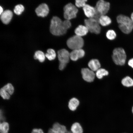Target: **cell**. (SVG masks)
I'll return each instance as SVG.
<instances>
[{
    "label": "cell",
    "mask_w": 133,
    "mask_h": 133,
    "mask_svg": "<svg viewBox=\"0 0 133 133\" xmlns=\"http://www.w3.org/2000/svg\"><path fill=\"white\" fill-rule=\"evenodd\" d=\"M35 12L39 16L44 17L46 16L49 12V9L48 5L45 3H42L36 8Z\"/></svg>",
    "instance_id": "12"
},
{
    "label": "cell",
    "mask_w": 133,
    "mask_h": 133,
    "mask_svg": "<svg viewBox=\"0 0 133 133\" xmlns=\"http://www.w3.org/2000/svg\"><path fill=\"white\" fill-rule=\"evenodd\" d=\"M66 133H72V132L71 130H67Z\"/></svg>",
    "instance_id": "34"
},
{
    "label": "cell",
    "mask_w": 133,
    "mask_h": 133,
    "mask_svg": "<svg viewBox=\"0 0 133 133\" xmlns=\"http://www.w3.org/2000/svg\"><path fill=\"white\" fill-rule=\"evenodd\" d=\"M83 9L85 15L89 18L93 17L95 15V7L88 4H86L83 7Z\"/></svg>",
    "instance_id": "14"
},
{
    "label": "cell",
    "mask_w": 133,
    "mask_h": 133,
    "mask_svg": "<svg viewBox=\"0 0 133 133\" xmlns=\"http://www.w3.org/2000/svg\"><path fill=\"white\" fill-rule=\"evenodd\" d=\"M84 43L82 37L76 35L69 38L66 42L68 47L72 50L82 49Z\"/></svg>",
    "instance_id": "6"
},
{
    "label": "cell",
    "mask_w": 133,
    "mask_h": 133,
    "mask_svg": "<svg viewBox=\"0 0 133 133\" xmlns=\"http://www.w3.org/2000/svg\"><path fill=\"white\" fill-rule=\"evenodd\" d=\"M130 17L133 22V12L131 13L130 15Z\"/></svg>",
    "instance_id": "33"
},
{
    "label": "cell",
    "mask_w": 133,
    "mask_h": 133,
    "mask_svg": "<svg viewBox=\"0 0 133 133\" xmlns=\"http://www.w3.org/2000/svg\"><path fill=\"white\" fill-rule=\"evenodd\" d=\"M79 58L83 57L85 55V52L82 49L78 50Z\"/></svg>",
    "instance_id": "29"
},
{
    "label": "cell",
    "mask_w": 133,
    "mask_h": 133,
    "mask_svg": "<svg viewBox=\"0 0 133 133\" xmlns=\"http://www.w3.org/2000/svg\"><path fill=\"white\" fill-rule=\"evenodd\" d=\"M58 57L59 61V69L62 70L66 67V64L69 61L70 53L65 49H62L58 51Z\"/></svg>",
    "instance_id": "8"
},
{
    "label": "cell",
    "mask_w": 133,
    "mask_h": 133,
    "mask_svg": "<svg viewBox=\"0 0 133 133\" xmlns=\"http://www.w3.org/2000/svg\"><path fill=\"white\" fill-rule=\"evenodd\" d=\"M70 130L72 133H83V128L80 124L77 122L72 124Z\"/></svg>",
    "instance_id": "19"
},
{
    "label": "cell",
    "mask_w": 133,
    "mask_h": 133,
    "mask_svg": "<svg viewBox=\"0 0 133 133\" xmlns=\"http://www.w3.org/2000/svg\"><path fill=\"white\" fill-rule=\"evenodd\" d=\"M99 21L100 25L103 27L109 26L112 22L111 18L107 15L100 16L99 18Z\"/></svg>",
    "instance_id": "15"
},
{
    "label": "cell",
    "mask_w": 133,
    "mask_h": 133,
    "mask_svg": "<svg viewBox=\"0 0 133 133\" xmlns=\"http://www.w3.org/2000/svg\"><path fill=\"white\" fill-rule=\"evenodd\" d=\"M88 30L85 26L82 25H79L75 30L76 34L81 37L86 35L88 33Z\"/></svg>",
    "instance_id": "18"
},
{
    "label": "cell",
    "mask_w": 133,
    "mask_h": 133,
    "mask_svg": "<svg viewBox=\"0 0 133 133\" xmlns=\"http://www.w3.org/2000/svg\"><path fill=\"white\" fill-rule=\"evenodd\" d=\"M118 27L123 33H130L133 29V22L130 17L123 14H119L116 17Z\"/></svg>",
    "instance_id": "1"
},
{
    "label": "cell",
    "mask_w": 133,
    "mask_h": 133,
    "mask_svg": "<svg viewBox=\"0 0 133 133\" xmlns=\"http://www.w3.org/2000/svg\"><path fill=\"white\" fill-rule=\"evenodd\" d=\"M111 57L116 65L123 66L125 63L127 55L125 50L123 48L117 47L113 50Z\"/></svg>",
    "instance_id": "4"
},
{
    "label": "cell",
    "mask_w": 133,
    "mask_h": 133,
    "mask_svg": "<svg viewBox=\"0 0 133 133\" xmlns=\"http://www.w3.org/2000/svg\"><path fill=\"white\" fill-rule=\"evenodd\" d=\"M110 3L106 0H99L96 2L95 7V15L99 17L102 15H107L110 8Z\"/></svg>",
    "instance_id": "5"
},
{
    "label": "cell",
    "mask_w": 133,
    "mask_h": 133,
    "mask_svg": "<svg viewBox=\"0 0 133 133\" xmlns=\"http://www.w3.org/2000/svg\"><path fill=\"white\" fill-rule=\"evenodd\" d=\"M9 129V124L7 122L3 121L0 124V133H8Z\"/></svg>",
    "instance_id": "25"
},
{
    "label": "cell",
    "mask_w": 133,
    "mask_h": 133,
    "mask_svg": "<svg viewBox=\"0 0 133 133\" xmlns=\"http://www.w3.org/2000/svg\"><path fill=\"white\" fill-rule=\"evenodd\" d=\"M35 59H38L41 63L44 62L45 59V55L42 51L38 50L36 51L35 53L33 56Z\"/></svg>",
    "instance_id": "21"
},
{
    "label": "cell",
    "mask_w": 133,
    "mask_h": 133,
    "mask_svg": "<svg viewBox=\"0 0 133 133\" xmlns=\"http://www.w3.org/2000/svg\"><path fill=\"white\" fill-rule=\"evenodd\" d=\"M63 9L64 17L66 19L69 20L76 17L78 9L74 5L69 3L64 6Z\"/></svg>",
    "instance_id": "7"
},
{
    "label": "cell",
    "mask_w": 133,
    "mask_h": 133,
    "mask_svg": "<svg viewBox=\"0 0 133 133\" xmlns=\"http://www.w3.org/2000/svg\"><path fill=\"white\" fill-rule=\"evenodd\" d=\"M87 1L86 0H76L75 4L76 6L78 7H83L86 5V2Z\"/></svg>",
    "instance_id": "28"
},
{
    "label": "cell",
    "mask_w": 133,
    "mask_h": 133,
    "mask_svg": "<svg viewBox=\"0 0 133 133\" xmlns=\"http://www.w3.org/2000/svg\"><path fill=\"white\" fill-rule=\"evenodd\" d=\"M107 38L109 40H113L117 36V34L115 31L112 29L108 30L106 33Z\"/></svg>",
    "instance_id": "23"
},
{
    "label": "cell",
    "mask_w": 133,
    "mask_h": 133,
    "mask_svg": "<svg viewBox=\"0 0 133 133\" xmlns=\"http://www.w3.org/2000/svg\"><path fill=\"white\" fill-rule=\"evenodd\" d=\"M56 56L55 50L52 49H49L47 50V52L45 55V56L49 60H54Z\"/></svg>",
    "instance_id": "24"
},
{
    "label": "cell",
    "mask_w": 133,
    "mask_h": 133,
    "mask_svg": "<svg viewBox=\"0 0 133 133\" xmlns=\"http://www.w3.org/2000/svg\"><path fill=\"white\" fill-rule=\"evenodd\" d=\"M81 73L83 79L89 82L94 81L96 75L94 71L87 68H83L81 70Z\"/></svg>",
    "instance_id": "11"
},
{
    "label": "cell",
    "mask_w": 133,
    "mask_h": 133,
    "mask_svg": "<svg viewBox=\"0 0 133 133\" xmlns=\"http://www.w3.org/2000/svg\"><path fill=\"white\" fill-rule=\"evenodd\" d=\"M31 133H44L41 129L34 128L33 129Z\"/></svg>",
    "instance_id": "30"
},
{
    "label": "cell",
    "mask_w": 133,
    "mask_h": 133,
    "mask_svg": "<svg viewBox=\"0 0 133 133\" xmlns=\"http://www.w3.org/2000/svg\"><path fill=\"white\" fill-rule=\"evenodd\" d=\"M128 65L133 68V58L130 59L128 62Z\"/></svg>",
    "instance_id": "31"
},
{
    "label": "cell",
    "mask_w": 133,
    "mask_h": 133,
    "mask_svg": "<svg viewBox=\"0 0 133 133\" xmlns=\"http://www.w3.org/2000/svg\"><path fill=\"white\" fill-rule=\"evenodd\" d=\"M67 30L61 19L57 16L53 17L50 26V31L52 34L56 36L63 35L66 33Z\"/></svg>",
    "instance_id": "2"
},
{
    "label": "cell",
    "mask_w": 133,
    "mask_h": 133,
    "mask_svg": "<svg viewBox=\"0 0 133 133\" xmlns=\"http://www.w3.org/2000/svg\"><path fill=\"white\" fill-rule=\"evenodd\" d=\"M24 10V7L21 4H17L15 7L14 11V13L17 15L20 14Z\"/></svg>",
    "instance_id": "26"
},
{
    "label": "cell",
    "mask_w": 133,
    "mask_h": 133,
    "mask_svg": "<svg viewBox=\"0 0 133 133\" xmlns=\"http://www.w3.org/2000/svg\"><path fill=\"white\" fill-rule=\"evenodd\" d=\"M132 111L133 113V108H132Z\"/></svg>",
    "instance_id": "35"
},
{
    "label": "cell",
    "mask_w": 133,
    "mask_h": 133,
    "mask_svg": "<svg viewBox=\"0 0 133 133\" xmlns=\"http://www.w3.org/2000/svg\"><path fill=\"white\" fill-rule=\"evenodd\" d=\"M88 66L90 69L93 71H97L100 68L101 65L97 59H94L90 60L88 64Z\"/></svg>",
    "instance_id": "17"
},
{
    "label": "cell",
    "mask_w": 133,
    "mask_h": 133,
    "mask_svg": "<svg viewBox=\"0 0 133 133\" xmlns=\"http://www.w3.org/2000/svg\"><path fill=\"white\" fill-rule=\"evenodd\" d=\"M70 58L72 60L76 61L79 59L78 50H74L70 53Z\"/></svg>",
    "instance_id": "27"
},
{
    "label": "cell",
    "mask_w": 133,
    "mask_h": 133,
    "mask_svg": "<svg viewBox=\"0 0 133 133\" xmlns=\"http://www.w3.org/2000/svg\"><path fill=\"white\" fill-rule=\"evenodd\" d=\"M14 91L13 86L11 83H8L0 89V95L3 99L9 100L10 95L13 94Z\"/></svg>",
    "instance_id": "9"
},
{
    "label": "cell",
    "mask_w": 133,
    "mask_h": 133,
    "mask_svg": "<svg viewBox=\"0 0 133 133\" xmlns=\"http://www.w3.org/2000/svg\"><path fill=\"white\" fill-rule=\"evenodd\" d=\"M121 83L124 86L130 87L133 86V79L130 77L127 76L123 78Z\"/></svg>",
    "instance_id": "20"
},
{
    "label": "cell",
    "mask_w": 133,
    "mask_h": 133,
    "mask_svg": "<svg viewBox=\"0 0 133 133\" xmlns=\"http://www.w3.org/2000/svg\"><path fill=\"white\" fill-rule=\"evenodd\" d=\"M67 131L66 127L58 122H55L51 128L48 130V133H66Z\"/></svg>",
    "instance_id": "10"
},
{
    "label": "cell",
    "mask_w": 133,
    "mask_h": 133,
    "mask_svg": "<svg viewBox=\"0 0 133 133\" xmlns=\"http://www.w3.org/2000/svg\"><path fill=\"white\" fill-rule=\"evenodd\" d=\"M80 104V101L77 99L75 98H73L69 100L68 106L70 110L74 111L76 110Z\"/></svg>",
    "instance_id": "16"
},
{
    "label": "cell",
    "mask_w": 133,
    "mask_h": 133,
    "mask_svg": "<svg viewBox=\"0 0 133 133\" xmlns=\"http://www.w3.org/2000/svg\"><path fill=\"white\" fill-rule=\"evenodd\" d=\"M0 15L3 12V8L1 6H0Z\"/></svg>",
    "instance_id": "32"
},
{
    "label": "cell",
    "mask_w": 133,
    "mask_h": 133,
    "mask_svg": "<svg viewBox=\"0 0 133 133\" xmlns=\"http://www.w3.org/2000/svg\"><path fill=\"white\" fill-rule=\"evenodd\" d=\"M108 71L104 68H100L96 73V76L99 79H101L104 76H107L109 74Z\"/></svg>",
    "instance_id": "22"
},
{
    "label": "cell",
    "mask_w": 133,
    "mask_h": 133,
    "mask_svg": "<svg viewBox=\"0 0 133 133\" xmlns=\"http://www.w3.org/2000/svg\"><path fill=\"white\" fill-rule=\"evenodd\" d=\"M0 18L4 24H8L11 20L13 16L12 12L9 10H6L3 11L0 15Z\"/></svg>",
    "instance_id": "13"
},
{
    "label": "cell",
    "mask_w": 133,
    "mask_h": 133,
    "mask_svg": "<svg viewBox=\"0 0 133 133\" xmlns=\"http://www.w3.org/2000/svg\"><path fill=\"white\" fill-rule=\"evenodd\" d=\"M99 17L95 15L94 17L84 20L85 26L88 31L96 34H99L101 33V26L99 21Z\"/></svg>",
    "instance_id": "3"
}]
</instances>
